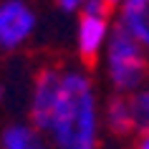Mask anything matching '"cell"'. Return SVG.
<instances>
[{
	"instance_id": "cell-1",
	"label": "cell",
	"mask_w": 149,
	"mask_h": 149,
	"mask_svg": "<svg viewBox=\"0 0 149 149\" xmlns=\"http://www.w3.org/2000/svg\"><path fill=\"white\" fill-rule=\"evenodd\" d=\"M46 132L51 134L58 149H96L99 114H96L94 86L86 73L63 71L61 94Z\"/></svg>"
},
{
	"instance_id": "cell-2",
	"label": "cell",
	"mask_w": 149,
	"mask_h": 149,
	"mask_svg": "<svg viewBox=\"0 0 149 149\" xmlns=\"http://www.w3.org/2000/svg\"><path fill=\"white\" fill-rule=\"evenodd\" d=\"M109 79L116 86V91H134L141 86V81L147 79V56H144V46H141L136 36L119 20L109 31Z\"/></svg>"
},
{
	"instance_id": "cell-3",
	"label": "cell",
	"mask_w": 149,
	"mask_h": 149,
	"mask_svg": "<svg viewBox=\"0 0 149 149\" xmlns=\"http://www.w3.org/2000/svg\"><path fill=\"white\" fill-rule=\"evenodd\" d=\"M36 13L25 0H3L0 3V48L15 51L33 36Z\"/></svg>"
},
{
	"instance_id": "cell-4",
	"label": "cell",
	"mask_w": 149,
	"mask_h": 149,
	"mask_svg": "<svg viewBox=\"0 0 149 149\" xmlns=\"http://www.w3.org/2000/svg\"><path fill=\"white\" fill-rule=\"evenodd\" d=\"M61 79H63V71L53 68V66L40 68L38 76H36L33 99H31V121L38 132H46L48 129L53 106L58 101V94H61Z\"/></svg>"
},
{
	"instance_id": "cell-5",
	"label": "cell",
	"mask_w": 149,
	"mask_h": 149,
	"mask_svg": "<svg viewBox=\"0 0 149 149\" xmlns=\"http://www.w3.org/2000/svg\"><path fill=\"white\" fill-rule=\"evenodd\" d=\"M106 38H109V18L81 13V20H79V53H81V61L86 63L88 68L96 66V58L101 53Z\"/></svg>"
},
{
	"instance_id": "cell-6",
	"label": "cell",
	"mask_w": 149,
	"mask_h": 149,
	"mask_svg": "<svg viewBox=\"0 0 149 149\" xmlns=\"http://www.w3.org/2000/svg\"><path fill=\"white\" fill-rule=\"evenodd\" d=\"M121 23L149 51V0H121Z\"/></svg>"
},
{
	"instance_id": "cell-7",
	"label": "cell",
	"mask_w": 149,
	"mask_h": 149,
	"mask_svg": "<svg viewBox=\"0 0 149 149\" xmlns=\"http://www.w3.org/2000/svg\"><path fill=\"white\" fill-rule=\"evenodd\" d=\"M106 124L116 136H126V134L136 132V124H134L132 116V106H129V96L116 94L106 106Z\"/></svg>"
},
{
	"instance_id": "cell-8",
	"label": "cell",
	"mask_w": 149,
	"mask_h": 149,
	"mask_svg": "<svg viewBox=\"0 0 149 149\" xmlns=\"http://www.w3.org/2000/svg\"><path fill=\"white\" fill-rule=\"evenodd\" d=\"M3 149H43L38 132L31 126H10L3 134Z\"/></svg>"
},
{
	"instance_id": "cell-9",
	"label": "cell",
	"mask_w": 149,
	"mask_h": 149,
	"mask_svg": "<svg viewBox=\"0 0 149 149\" xmlns=\"http://www.w3.org/2000/svg\"><path fill=\"white\" fill-rule=\"evenodd\" d=\"M129 106H132V116L136 124V132H147L149 129V86L139 88L136 94L129 96Z\"/></svg>"
},
{
	"instance_id": "cell-10",
	"label": "cell",
	"mask_w": 149,
	"mask_h": 149,
	"mask_svg": "<svg viewBox=\"0 0 149 149\" xmlns=\"http://www.w3.org/2000/svg\"><path fill=\"white\" fill-rule=\"evenodd\" d=\"M114 5H111L109 0H86L84 5H81V13H86V15H104L109 18Z\"/></svg>"
},
{
	"instance_id": "cell-11",
	"label": "cell",
	"mask_w": 149,
	"mask_h": 149,
	"mask_svg": "<svg viewBox=\"0 0 149 149\" xmlns=\"http://www.w3.org/2000/svg\"><path fill=\"white\" fill-rule=\"evenodd\" d=\"M86 0H58V5H61L63 10H68V13H73V10H81V5H84Z\"/></svg>"
},
{
	"instance_id": "cell-12",
	"label": "cell",
	"mask_w": 149,
	"mask_h": 149,
	"mask_svg": "<svg viewBox=\"0 0 149 149\" xmlns=\"http://www.w3.org/2000/svg\"><path fill=\"white\" fill-rule=\"evenodd\" d=\"M136 149H149V129H147V132H139V141H136Z\"/></svg>"
},
{
	"instance_id": "cell-13",
	"label": "cell",
	"mask_w": 149,
	"mask_h": 149,
	"mask_svg": "<svg viewBox=\"0 0 149 149\" xmlns=\"http://www.w3.org/2000/svg\"><path fill=\"white\" fill-rule=\"evenodd\" d=\"M109 3H111V5H114V8H116V5H119V3H121V0H109Z\"/></svg>"
},
{
	"instance_id": "cell-14",
	"label": "cell",
	"mask_w": 149,
	"mask_h": 149,
	"mask_svg": "<svg viewBox=\"0 0 149 149\" xmlns=\"http://www.w3.org/2000/svg\"><path fill=\"white\" fill-rule=\"evenodd\" d=\"M0 99H3V86H0Z\"/></svg>"
}]
</instances>
